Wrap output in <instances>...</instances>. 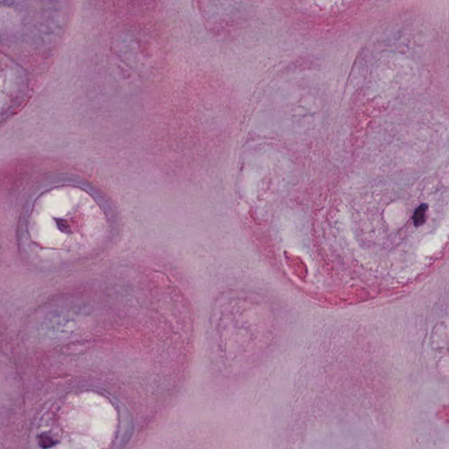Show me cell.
<instances>
[{
  "label": "cell",
  "mask_w": 449,
  "mask_h": 449,
  "mask_svg": "<svg viewBox=\"0 0 449 449\" xmlns=\"http://www.w3.org/2000/svg\"><path fill=\"white\" fill-rule=\"evenodd\" d=\"M427 210H428V207L426 204H421L415 210L413 217H412L415 226H420L425 224L427 220Z\"/></svg>",
  "instance_id": "1"
}]
</instances>
